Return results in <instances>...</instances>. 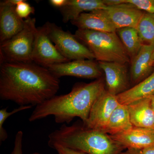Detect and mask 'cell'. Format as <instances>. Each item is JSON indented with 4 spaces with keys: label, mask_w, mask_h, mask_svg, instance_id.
I'll return each mask as SVG.
<instances>
[{
    "label": "cell",
    "mask_w": 154,
    "mask_h": 154,
    "mask_svg": "<svg viewBox=\"0 0 154 154\" xmlns=\"http://www.w3.org/2000/svg\"><path fill=\"white\" fill-rule=\"evenodd\" d=\"M16 6L8 0L0 2V42L6 41L24 28L25 20L17 14Z\"/></svg>",
    "instance_id": "11"
},
{
    "label": "cell",
    "mask_w": 154,
    "mask_h": 154,
    "mask_svg": "<svg viewBox=\"0 0 154 154\" xmlns=\"http://www.w3.org/2000/svg\"><path fill=\"white\" fill-rule=\"evenodd\" d=\"M59 88V79L46 68L33 63L1 64V100L36 106L55 96Z\"/></svg>",
    "instance_id": "1"
},
{
    "label": "cell",
    "mask_w": 154,
    "mask_h": 154,
    "mask_svg": "<svg viewBox=\"0 0 154 154\" xmlns=\"http://www.w3.org/2000/svg\"><path fill=\"white\" fill-rule=\"evenodd\" d=\"M99 66L104 72L106 91L117 96L129 89V81L126 64L118 62H98Z\"/></svg>",
    "instance_id": "10"
},
{
    "label": "cell",
    "mask_w": 154,
    "mask_h": 154,
    "mask_svg": "<svg viewBox=\"0 0 154 154\" xmlns=\"http://www.w3.org/2000/svg\"><path fill=\"white\" fill-rule=\"evenodd\" d=\"M119 104L117 96L105 90L94 102L88 120L83 123L84 125L88 128L103 131L110 116Z\"/></svg>",
    "instance_id": "9"
},
{
    "label": "cell",
    "mask_w": 154,
    "mask_h": 154,
    "mask_svg": "<svg viewBox=\"0 0 154 154\" xmlns=\"http://www.w3.org/2000/svg\"><path fill=\"white\" fill-rule=\"evenodd\" d=\"M119 154H140L139 150L126 149Z\"/></svg>",
    "instance_id": "30"
},
{
    "label": "cell",
    "mask_w": 154,
    "mask_h": 154,
    "mask_svg": "<svg viewBox=\"0 0 154 154\" xmlns=\"http://www.w3.org/2000/svg\"><path fill=\"white\" fill-rule=\"evenodd\" d=\"M104 4L107 7H114L125 4V0H103Z\"/></svg>",
    "instance_id": "28"
},
{
    "label": "cell",
    "mask_w": 154,
    "mask_h": 154,
    "mask_svg": "<svg viewBox=\"0 0 154 154\" xmlns=\"http://www.w3.org/2000/svg\"><path fill=\"white\" fill-rule=\"evenodd\" d=\"M116 30L131 27L137 29L144 12L128 3L105 9Z\"/></svg>",
    "instance_id": "13"
},
{
    "label": "cell",
    "mask_w": 154,
    "mask_h": 154,
    "mask_svg": "<svg viewBox=\"0 0 154 154\" xmlns=\"http://www.w3.org/2000/svg\"><path fill=\"white\" fill-rule=\"evenodd\" d=\"M68 0H50V5L54 8L60 9L63 8L67 3Z\"/></svg>",
    "instance_id": "27"
},
{
    "label": "cell",
    "mask_w": 154,
    "mask_h": 154,
    "mask_svg": "<svg viewBox=\"0 0 154 154\" xmlns=\"http://www.w3.org/2000/svg\"><path fill=\"white\" fill-rule=\"evenodd\" d=\"M75 35L91 51L98 62L127 64L131 61L116 32L78 29Z\"/></svg>",
    "instance_id": "4"
},
{
    "label": "cell",
    "mask_w": 154,
    "mask_h": 154,
    "mask_svg": "<svg viewBox=\"0 0 154 154\" xmlns=\"http://www.w3.org/2000/svg\"><path fill=\"white\" fill-rule=\"evenodd\" d=\"M34 18L25 19L24 28L0 45L1 64L5 62L33 63V44L37 28Z\"/></svg>",
    "instance_id": "5"
},
{
    "label": "cell",
    "mask_w": 154,
    "mask_h": 154,
    "mask_svg": "<svg viewBox=\"0 0 154 154\" xmlns=\"http://www.w3.org/2000/svg\"><path fill=\"white\" fill-rule=\"evenodd\" d=\"M31 154H41V153H38V152H33V153H32Z\"/></svg>",
    "instance_id": "34"
},
{
    "label": "cell",
    "mask_w": 154,
    "mask_h": 154,
    "mask_svg": "<svg viewBox=\"0 0 154 154\" xmlns=\"http://www.w3.org/2000/svg\"><path fill=\"white\" fill-rule=\"evenodd\" d=\"M140 154H154V145L143 149L139 150Z\"/></svg>",
    "instance_id": "29"
},
{
    "label": "cell",
    "mask_w": 154,
    "mask_h": 154,
    "mask_svg": "<svg viewBox=\"0 0 154 154\" xmlns=\"http://www.w3.org/2000/svg\"><path fill=\"white\" fill-rule=\"evenodd\" d=\"M154 43L143 44L137 54L131 61L130 82L134 86L149 76L154 71L152 55Z\"/></svg>",
    "instance_id": "14"
},
{
    "label": "cell",
    "mask_w": 154,
    "mask_h": 154,
    "mask_svg": "<svg viewBox=\"0 0 154 154\" xmlns=\"http://www.w3.org/2000/svg\"><path fill=\"white\" fill-rule=\"evenodd\" d=\"M128 3L146 13L154 14V0H125Z\"/></svg>",
    "instance_id": "23"
},
{
    "label": "cell",
    "mask_w": 154,
    "mask_h": 154,
    "mask_svg": "<svg viewBox=\"0 0 154 154\" xmlns=\"http://www.w3.org/2000/svg\"><path fill=\"white\" fill-rule=\"evenodd\" d=\"M151 62L153 66L154 67V49L152 55Z\"/></svg>",
    "instance_id": "33"
},
{
    "label": "cell",
    "mask_w": 154,
    "mask_h": 154,
    "mask_svg": "<svg viewBox=\"0 0 154 154\" xmlns=\"http://www.w3.org/2000/svg\"><path fill=\"white\" fill-rule=\"evenodd\" d=\"M16 11L17 14L22 19L29 18L30 14H34L35 9L25 0H22L16 6Z\"/></svg>",
    "instance_id": "24"
},
{
    "label": "cell",
    "mask_w": 154,
    "mask_h": 154,
    "mask_svg": "<svg viewBox=\"0 0 154 154\" xmlns=\"http://www.w3.org/2000/svg\"><path fill=\"white\" fill-rule=\"evenodd\" d=\"M116 33L132 60L140 50L143 43L136 28L126 27L116 30Z\"/></svg>",
    "instance_id": "20"
},
{
    "label": "cell",
    "mask_w": 154,
    "mask_h": 154,
    "mask_svg": "<svg viewBox=\"0 0 154 154\" xmlns=\"http://www.w3.org/2000/svg\"><path fill=\"white\" fill-rule=\"evenodd\" d=\"M106 90L103 78L89 83H77L68 94L54 96L36 106L29 118L32 122L53 116L56 123L68 124L75 117L88 120L92 106Z\"/></svg>",
    "instance_id": "2"
},
{
    "label": "cell",
    "mask_w": 154,
    "mask_h": 154,
    "mask_svg": "<svg viewBox=\"0 0 154 154\" xmlns=\"http://www.w3.org/2000/svg\"><path fill=\"white\" fill-rule=\"evenodd\" d=\"M154 94V71L145 79L117 96L119 102L128 105L132 102L149 97Z\"/></svg>",
    "instance_id": "18"
},
{
    "label": "cell",
    "mask_w": 154,
    "mask_h": 154,
    "mask_svg": "<svg viewBox=\"0 0 154 154\" xmlns=\"http://www.w3.org/2000/svg\"><path fill=\"white\" fill-rule=\"evenodd\" d=\"M48 37L61 54L69 61L94 60L93 53L75 35L64 31L54 23H45Z\"/></svg>",
    "instance_id": "6"
},
{
    "label": "cell",
    "mask_w": 154,
    "mask_h": 154,
    "mask_svg": "<svg viewBox=\"0 0 154 154\" xmlns=\"http://www.w3.org/2000/svg\"><path fill=\"white\" fill-rule=\"evenodd\" d=\"M33 107L31 105L27 106H21L15 108L10 112L7 110L8 108H3L0 110V142H2L8 139V134L6 129L4 128L3 125L4 123L11 116L16 114V113L28 109H30Z\"/></svg>",
    "instance_id": "22"
},
{
    "label": "cell",
    "mask_w": 154,
    "mask_h": 154,
    "mask_svg": "<svg viewBox=\"0 0 154 154\" xmlns=\"http://www.w3.org/2000/svg\"><path fill=\"white\" fill-rule=\"evenodd\" d=\"M56 78L73 76L88 79L102 78V70L98 63L94 60H78L54 64L47 68Z\"/></svg>",
    "instance_id": "8"
},
{
    "label": "cell",
    "mask_w": 154,
    "mask_h": 154,
    "mask_svg": "<svg viewBox=\"0 0 154 154\" xmlns=\"http://www.w3.org/2000/svg\"><path fill=\"white\" fill-rule=\"evenodd\" d=\"M71 22L78 29L100 32H116V28L103 9L83 13Z\"/></svg>",
    "instance_id": "15"
},
{
    "label": "cell",
    "mask_w": 154,
    "mask_h": 154,
    "mask_svg": "<svg viewBox=\"0 0 154 154\" xmlns=\"http://www.w3.org/2000/svg\"><path fill=\"white\" fill-rule=\"evenodd\" d=\"M32 60L33 63L46 68L54 64L69 61L61 54L53 44L48 37L45 24L37 28L33 44Z\"/></svg>",
    "instance_id": "7"
},
{
    "label": "cell",
    "mask_w": 154,
    "mask_h": 154,
    "mask_svg": "<svg viewBox=\"0 0 154 154\" xmlns=\"http://www.w3.org/2000/svg\"><path fill=\"white\" fill-rule=\"evenodd\" d=\"M9 2L13 4L14 5L17 6L22 0H8Z\"/></svg>",
    "instance_id": "31"
},
{
    "label": "cell",
    "mask_w": 154,
    "mask_h": 154,
    "mask_svg": "<svg viewBox=\"0 0 154 154\" xmlns=\"http://www.w3.org/2000/svg\"><path fill=\"white\" fill-rule=\"evenodd\" d=\"M23 133L19 131L15 136L14 148L11 154H23Z\"/></svg>",
    "instance_id": "26"
},
{
    "label": "cell",
    "mask_w": 154,
    "mask_h": 154,
    "mask_svg": "<svg viewBox=\"0 0 154 154\" xmlns=\"http://www.w3.org/2000/svg\"><path fill=\"white\" fill-rule=\"evenodd\" d=\"M150 98L151 101L152 107L153 109L154 110V94L152 95L151 96H150Z\"/></svg>",
    "instance_id": "32"
},
{
    "label": "cell",
    "mask_w": 154,
    "mask_h": 154,
    "mask_svg": "<svg viewBox=\"0 0 154 154\" xmlns=\"http://www.w3.org/2000/svg\"><path fill=\"white\" fill-rule=\"evenodd\" d=\"M110 137L125 149L141 150L154 145V130L133 126Z\"/></svg>",
    "instance_id": "12"
},
{
    "label": "cell",
    "mask_w": 154,
    "mask_h": 154,
    "mask_svg": "<svg viewBox=\"0 0 154 154\" xmlns=\"http://www.w3.org/2000/svg\"><path fill=\"white\" fill-rule=\"evenodd\" d=\"M107 8L103 0H68L63 8L60 9L63 21L67 23L76 19L81 14Z\"/></svg>",
    "instance_id": "17"
},
{
    "label": "cell",
    "mask_w": 154,
    "mask_h": 154,
    "mask_svg": "<svg viewBox=\"0 0 154 154\" xmlns=\"http://www.w3.org/2000/svg\"><path fill=\"white\" fill-rule=\"evenodd\" d=\"M127 106L133 126L154 130V110L150 97L135 101Z\"/></svg>",
    "instance_id": "16"
},
{
    "label": "cell",
    "mask_w": 154,
    "mask_h": 154,
    "mask_svg": "<svg viewBox=\"0 0 154 154\" xmlns=\"http://www.w3.org/2000/svg\"><path fill=\"white\" fill-rule=\"evenodd\" d=\"M133 127L127 105L120 104L110 116L102 131L110 135H114L126 131Z\"/></svg>",
    "instance_id": "19"
},
{
    "label": "cell",
    "mask_w": 154,
    "mask_h": 154,
    "mask_svg": "<svg viewBox=\"0 0 154 154\" xmlns=\"http://www.w3.org/2000/svg\"><path fill=\"white\" fill-rule=\"evenodd\" d=\"M50 147L55 150L58 154H87L81 151L67 147L57 143L48 145Z\"/></svg>",
    "instance_id": "25"
},
{
    "label": "cell",
    "mask_w": 154,
    "mask_h": 154,
    "mask_svg": "<svg viewBox=\"0 0 154 154\" xmlns=\"http://www.w3.org/2000/svg\"><path fill=\"white\" fill-rule=\"evenodd\" d=\"M48 145L57 143L87 154H119L125 149L102 131L88 128L83 122L64 124L48 136Z\"/></svg>",
    "instance_id": "3"
},
{
    "label": "cell",
    "mask_w": 154,
    "mask_h": 154,
    "mask_svg": "<svg viewBox=\"0 0 154 154\" xmlns=\"http://www.w3.org/2000/svg\"><path fill=\"white\" fill-rule=\"evenodd\" d=\"M137 30L143 44L154 43V14L144 12Z\"/></svg>",
    "instance_id": "21"
}]
</instances>
